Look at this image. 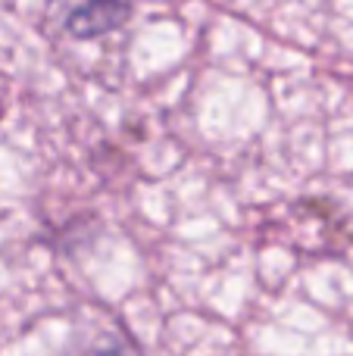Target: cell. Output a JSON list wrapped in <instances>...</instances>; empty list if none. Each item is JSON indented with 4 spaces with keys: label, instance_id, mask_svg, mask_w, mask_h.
I'll list each match as a JSON object with an SVG mask.
<instances>
[{
    "label": "cell",
    "instance_id": "6da1fadb",
    "mask_svg": "<svg viewBox=\"0 0 353 356\" xmlns=\"http://www.w3.org/2000/svg\"><path fill=\"white\" fill-rule=\"evenodd\" d=\"M50 16L69 38L91 41L129 22L131 0H50Z\"/></svg>",
    "mask_w": 353,
    "mask_h": 356
},
{
    "label": "cell",
    "instance_id": "7a4b0ae2",
    "mask_svg": "<svg viewBox=\"0 0 353 356\" xmlns=\"http://www.w3.org/2000/svg\"><path fill=\"white\" fill-rule=\"evenodd\" d=\"M81 356H135V350H131L125 341H116V338H104L97 341L94 347H88Z\"/></svg>",
    "mask_w": 353,
    "mask_h": 356
}]
</instances>
